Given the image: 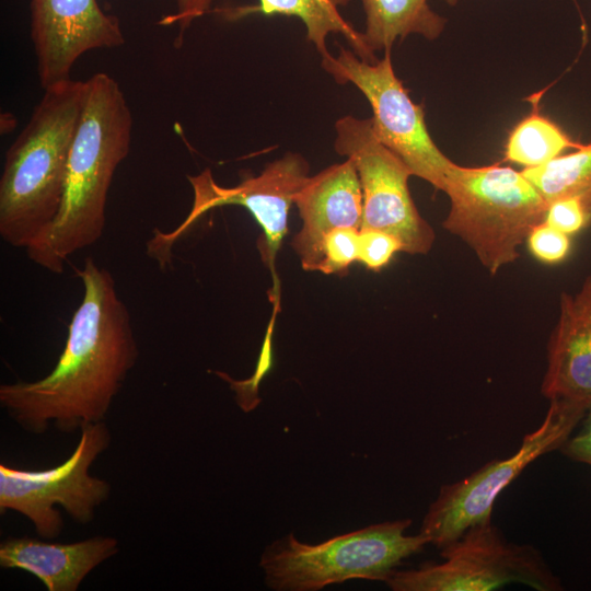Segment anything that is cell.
Returning <instances> with one entry per match:
<instances>
[{"label": "cell", "instance_id": "1", "mask_svg": "<svg viewBox=\"0 0 591 591\" xmlns=\"http://www.w3.org/2000/svg\"><path fill=\"white\" fill-rule=\"evenodd\" d=\"M78 274L83 297L53 370L37 381L0 385L1 407L30 433H44L50 425L70 433L103 422L139 357L112 274L91 257Z\"/></svg>", "mask_w": 591, "mask_h": 591}, {"label": "cell", "instance_id": "2", "mask_svg": "<svg viewBox=\"0 0 591 591\" xmlns=\"http://www.w3.org/2000/svg\"><path fill=\"white\" fill-rule=\"evenodd\" d=\"M86 85L59 209L25 248L33 263L54 274H61L73 253L103 235L109 187L130 149L132 116L119 83L97 72Z\"/></svg>", "mask_w": 591, "mask_h": 591}, {"label": "cell", "instance_id": "3", "mask_svg": "<svg viewBox=\"0 0 591 591\" xmlns=\"http://www.w3.org/2000/svg\"><path fill=\"white\" fill-rule=\"evenodd\" d=\"M86 81L47 89L5 153L0 178V236L26 248L54 220L86 96Z\"/></svg>", "mask_w": 591, "mask_h": 591}, {"label": "cell", "instance_id": "4", "mask_svg": "<svg viewBox=\"0 0 591 591\" xmlns=\"http://www.w3.org/2000/svg\"><path fill=\"white\" fill-rule=\"evenodd\" d=\"M443 193L450 198L443 228L466 243L491 275L519 258V247L549 206L522 172L498 163H453Z\"/></svg>", "mask_w": 591, "mask_h": 591}, {"label": "cell", "instance_id": "5", "mask_svg": "<svg viewBox=\"0 0 591 591\" xmlns=\"http://www.w3.org/2000/svg\"><path fill=\"white\" fill-rule=\"evenodd\" d=\"M410 523L403 519L372 524L318 544L289 534L262 555L266 583L278 591H315L350 579L386 581L403 559L430 543L420 532L406 535Z\"/></svg>", "mask_w": 591, "mask_h": 591}, {"label": "cell", "instance_id": "6", "mask_svg": "<svg viewBox=\"0 0 591 591\" xmlns=\"http://www.w3.org/2000/svg\"><path fill=\"white\" fill-rule=\"evenodd\" d=\"M106 424L80 429V438L70 456L57 466L23 470L0 464V513L15 511L27 518L40 538L53 540L63 530L57 507L79 524L94 520L97 508L111 495L107 480L92 476L91 465L111 443Z\"/></svg>", "mask_w": 591, "mask_h": 591}, {"label": "cell", "instance_id": "7", "mask_svg": "<svg viewBox=\"0 0 591 591\" xmlns=\"http://www.w3.org/2000/svg\"><path fill=\"white\" fill-rule=\"evenodd\" d=\"M440 555L441 563L394 570L385 582L394 591H487L511 582L538 591L563 589L535 547L506 541L491 520L471 526Z\"/></svg>", "mask_w": 591, "mask_h": 591}, {"label": "cell", "instance_id": "8", "mask_svg": "<svg viewBox=\"0 0 591 591\" xmlns=\"http://www.w3.org/2000/svg\"><path fill=\"white\" fill-rule=\"evenodd\" d=\"M589 407L551 401L542 424L522 439L518 451L496 459L465 478L441 487L426 513L420 533L443 548L471 526L491 520L494 503L521 472L540 456L560 449Z\"/></svg>", "mask_w": 591, "mask_h": 591}, {"label": "cell", "instance_id": "9", "mask_svg": "<svg viewBox=\"0 0 591 591\" xmlns=\"http://www.w3.org/2000/svg\"><path fill=\"white\" fill-rule=\"evenodd\" d=\"M322 68L339 84H354L368 100L376 138L412 171L437 190H444L453 165L432 140L421 105L413 102L396 77L391 51L375 62L340 47L338 55L322 58Z\"/></svg>", "mask_w": 591, "mask_h": 591}, {"label": "cell", "instance_id": "10", "mask_svg": "<svg viewBox=\"0 0 591 591\" xmlns=\"http://www.w3.org/2000/svg\"><path fill=\"white\" fill-rule=\"evenodd\" d=\"M336 152L352 161L362 190V229L396 236L403 252L428 254L436 234L409 192V167L375 136L370 118L344 116L335 123Z\"/></svg>", "mask_w": 591, "mask_h": 591}, {"label": "cell", "instance_id": "11", "mask_svg": "<svg viewBox=\"0 0 591 591\" xmlns=\"http://www.w3.org/2000/svg\"><path fill=\"white\" fill-rule=\"evenodd\" d=\"M309 163L299 153L288 152L265 166L257 176L244 178L237 185L223 187L216 183L210 170L189 175L193 207L186 219L171 232H158L148 242V253L161 265L170 262L174 243L205 212L222 206L244 207L263 231L258 250L265 263L273 267L277 252L288 233V215L294 197L309 175Z\"/></svg>", "mask_w": 591, "mask_h": 591}, {"label": "cell", "instance_id": "12", "mask_svg": "<svg viewBox=\"0 0 591 591\" xmlns=\"http://www.w3.org/2000/svg\"><path fill=\"white\" fill-rule=\"evenodd\" d=\"M31 38L43 89L70 80L86 51L124 45L119 20L97 0H31Z\"/></svg>", "mask_w": 591, "mask_h": 591}, {"label": "cell", "instance_id": "13", "mask_svg": "<svg viewBox=\"0 0 591 591\" xmlns=\"http://www.w3.org/2000/svg\"><path fill=\"white\" fill-rule=\"evenodd\" d=\"M302 220L291 245L304 270L317 271L324 236L340 227L361 228L362 190L351 160L309 176L294 197Z\"/></svg>", "mask_w": 591, "mask_h": 591}, {"label": "cell", "instance_id": "14", "mask_svg": "<svg viewBox=\"0 0 591 591\" xmlns=\"http://www.w3.org/2000/svg\"><path fill=\"white\" fill-rule=\"evenodd\" d=\"M541 392L549 402L591 405V275L577 292L560 294Z\"/></svg>", "mask_w": 591, "mask_h": 591}, {"label": "cell", "instance_id": "15", "mask_svg": "<svg viewBox=\"0 0 591 591\" xmlns=\"http://www.w3.org/2000/svg\"><path fill=\"white\" fill-rule=\"evenodd\" d=\"M118 551L113 536L96 535L71 543L11 536L0 543V566L33 575L48 591H77L93 569Z\"/></svg>", "mask_w": 591, "mask_h": 591}, {"label": "cell", "instance_id": "16", "mask_svg": "<svg viewBox=\"0 0 591 591\" xmlns=\"http://www.w3.org/2000/svg\"><path fill=\"white\" fill-rule=\"evenodd\" d=\"M350 0H258L256 4L225 8L220 13L228 20H240L251 14L286 15L300 19L305 25L306 38L314 45L321 58L331 53L326 46L329 34L343 35L352 51L362 60L375 62V53L367 46L362 32H358L346 21L339 7Z\"/></svg>", "mask_w": 591, "mask_h": 591}, {"label": "cell", "instance_id": "17", "mask_svg": "<svg viewBox=\"0 0 591 591\" xmlns=\"http://www.w3.org/2000/svg\"><path fill=\"white\" fill-rule=\"evenodd\" d=\"M366 26L362 32L370 50L391 51L397 39L417 34L433 40L447 20L434 12L428 0H361Z\"/></svg>", "mask_w": 591, "mask_h": 591}, {"label": "cell", "instance_id": "18", "mask_svg": "<svg viewBox=\"0 0 591 591\" xmlns=\"http://www.w3.org/2000/svg\"><path fill=\"white\" fill-rule=\"evenodd\" d=\"M537 101H532L531 114L514 127L506 144L505 160L523 165L524 169L544 165L561 155L563 151L583 146L541 115Z\"/></svg>", "mask_w": 591, "mask_h": 591}, {"label": "cell", "instance_id": "19", "mask_svg": "<svg viewBox=\"0 0 591 591\" xmlns=\"http://www.w3.org/2000/svg\"><path fill=\"white\" fill-rule=\"evenodd\" d=\"M551 204L559 198L591 193V143L548 163L521 171Z\"/></svg>", "mask_w": 591, "mask_h": 591}, {"label": "cell", "instance_id": "20", "mask_svg": "<svg viewBox=\"0 0 591 591\" xmlns=\"http://www.w3.org/2000/svg\"><path fill=\"white\" fill-rule=\"evenodd\" d=\"M360 229L340 227L328 232L322 242L318 270L326 275H345L358 262Z\"/></svg>", "mask_w": 591, "mask_h": 591}, {"label": "cell", "instance_id": "21", "mask_svg": "<svg viewBox=\"0 0 591 591\" xmlns=\"http://www.w3.org/2000/svg\"><path fill=\"white\" fill-rule=\"evenodd\" d=\"M544 221L570 236L581 232L591 224V193L552 201Z\"/></svg>", "mask_w": 591, "mask_h": 591}, {"label": "cell", "instance_id": "22", "mask_svg": "<svg viewBox=\"0 0 591 591\" xmlns=\"http://www.w3.org/2000/svg\"><path fill=\"white\" fill-rule=\"evenodd\" d=\"M526 243L530 253L548 265L564 262L571 251V236L545 221L532 229Z\"/></svg>", "mask_w": 591, "mask_h": 591}, {"label": "cell", "instance_id": "23", "mask_svg": "<svg viewBox=\"0 0 591 591\" xmlns=\"http://www.w3.org/2000/svg\"><path fill=\"white\" fill-rule=\"evenodd\" d=\"M398 252H403V246L393 234L375 229L360 230L358 262L368 269H382Z\"/></svg>", "mask_w": 591, "mask_h": 591}, {"label": "cell", "instance_id": "24", "mask_svg": "<svg viewBox=\"0 0 591 591\" xmlns=\"http://www.w3.org/2000/svg\"><path fill=\"white\" fill-rule=\"evenodd\" d=\"M176 11L166 15L160 22L162 25H177L179 33L176 38L178 44L183 39L185 31L194 20L209 12L213 0H175Z\"/></svg>", "mask_w": 591, "mask_h": 591}, {"label": "cell", "instance_id": "25", "mask_svg": "<svg viewBox=\"0 0 591 591\" xmlns=\"http://www.w3.org/2000/svg\"><path fill=\"white\" fill-rule=\"evenodd\" d=\"M582 420L581 430L569 437L560 450L569 459L591 465V405Z\"/></svg>", "mask_w": 591, "mask_h": 591}, {"label": "cell", "instance_id": "26", "mask_svg": "<svg viewBox=\"0 0 591 591\" xmlns=\"http://www.w3.org/2000/svg\"><path fill=\"white\" fill-rule=\"evenodd\" d=\"M449 4L453 5L457 2V0H445Z\"/></svg>", "mask_w": 591, "mask_h": 591}]
</instances>
